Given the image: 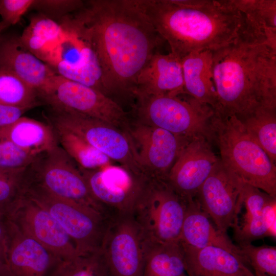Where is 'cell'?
<instances>
[{"instance_id": "cell-39", "label": "cell", "mask_w": 276, "mask_h": 276, "mask_svg": "<svg viewBox=\"0 0 276 276\" xmlns=\"http://www.w3.org/2000/svg\"><path fill=\"white\" fill-rule=\"evenodd\" d=\"M7 231L5 219L0 218V262L5 263Z\"/></svg>"}, {"instance_id": "cell-19", "label": "cell", "mask_w": 276, "mask_h": 276, "mask_svg": "<svg viewBox=\"0 0 276 276\" xmlns=\"http://www.w3.org/2000/svg\"><path fill=\"white\" fill-rule=\"evenodd\" d=\"M186 94L181 59L170 52L155 53L139 74L134 98L147 95Z\"/></svg>"}, {"instance_id": "cell-18", "label": "cell", "mask_w": 276, "mask_h": 276, "mask_svg": "<svg viewBox=\"0 0 276 276\" xmlns=\"http://www.w3.org/2000/svg\"><path fill=\"white\" fill-rule=\"evenodd\" d=\"M7 239L5 263L10 276H48L60 261L38 242L5 219Z\"/></svg>"}, {"instance_id": "cell-32", "label": "cell", "mask_w": 276, "mask_h": 276, "mask_svg": "<svg viewBox=\"0 0 276 276\" xmlns=\"http://www.w3.org/2000/svg\"><path fill=\"white\" fill-rule=\"evenodd\" d=\"M245 263L254 269V276H276V247L251 243L238 245Z\"/></svg>"}, {"instance_id": "cell-28", "label": "cell", "mask_w": 276, "mask_h": 276, "mask_svg": "<svg viewBox=\"0 0 276 276\" xmlns=\"http://www.w3.org/2000/svg\"><path fill=\"white\" fill-rule=\"evenodd\" d=\"M51 126L56 134L58 145L79 168L93 170L111 165L112 160L77 134L59 127Z\"/></svg>"}, {"instance_id": "cell-12", "label": "cell", "mask_w": 276, "mask_h": 276, "mask_svg": "<svg viewBox=\"0 0 276 276\" xmlns=\"http://www.w3.org/2000/svg\"><path fill=\"white\" fill-rule=\"evenodd\" d=\"M124 130L130 138L139 165L151 179L166 180L182 147L190 139L135 120H130Z\"/></svg>"}, {"instance_id": "cell-7", "label": "cell", "mask_w": 276, "mask_h": 276, "mask_svg": "<svg viewBox=\"0 0 276 276\" xmlns=\"http://www.w3.org/2000/svg\"><path fill=\"white\" fill-rule=\"evenodd\" d=\"M187 202L166 180L150 179L132 213L142 239L179 242Z\"/></svg>"}, {"instance_id": "cell-5", "label": "cell", "mask_w": 276, "mask_h": 276, "mask_svg": "<svg viewBox=\"0 0 276 276\" xmlns=\"http://www.w3.org/2000/svg\"><path fill=\"white\" fill-rule=\"evenodd\" d=\"M135 97V120L187 138L203 136L212 142L211 121L215 110L188 95Z\"/></svg>"}, {"instance_id": "cell-14", "label": "cell", "mask_w": 276, "mask_h": 276, "mask_svg": "<svg viewBox=\"0 0 276 276\" xmlns=\"http://www.w3.org/2000/svg\"><path fill=\"white\" fill-rule=\"evenodd\" d=\"M101 250L111 276H143L142 238L131 214L111 217Z\"/></svg>"}, {"instance_id": "cell-11", "label": "cell", "mask_w": 276, "mask_h": 276, "mask_svg": "<svg viewBox=\"0 0 276 276\" xmlns=\"http://www.w3.org/2000/svg\"><path fill=\"white\" fill-rule=\"evenodd\" d=\"M51 126L68 130L135 175L147 177L139 165L130 138L124 130L73 111L51 108Z\"/></svg>"}, {"instance_id": "cell-9", "label": "cell", "mask_w": 276, "mask_h": 276, "mask_svg": "<svg viewBox=\"0 0 276 276\" xmlns=\"http://www.w3.org/2000/svg\"><path fill=\"white\" fill-rule=\"evenodd\" d=\"M59 22L63 26L64 33L45 63L57 75L90 86L107 95L102 84L98 59L82 24L73 13Z\"/></svg>"}, {"instance_id": "cell-33", "label": "cell", "mask_w": 276, "mask_h": 276, "mask_svg": "<svg viewBox=\"0 0 276 276\" xmlns=\"http://www.w3.org/2000/svg\"><path fill=\"white\" fill-rule=\"evenodd\" d=\"M233 2L257 25L276 32L275 0H233Z\"/></svg>"}, {"instance_id": "cell-29", "label": "cell", "mask_w": 276, "mask_h": 276, "mask_svg": "<svg viewBox=\"0 0 276 276\" xmlns=\"http://www.w3.org/2000/svg\"><path fill=\"white\" fill-rule=\"evenodd\" d=\"M240 120L250 137L275 164L276 110L261 108Z\"/></svg>"}, {"instance_id": "cell-16", "label": "cell", "mask_w": 276, "mask_h": 276, "mask_svg": "<svg viewBox=\"0 0 276 276\" xmlns=\"http://www.w3.org/2000/svg\"><path fill=\"white\" fill-rule=\"evenodd\" d=\"M6 219L60 260L71 259L81 255L54 218L24 194Z\"/></svg>"}, {"instance_id": "cell-4", "label": "cell", "mask_w": 276, "mask_h": 276, "mask_svg": "<svg viewBox=\"0 0 276 276\" xmlns=\"http://www.w3.org/2000/svg\"><path fill=\"white\" fill-rule=\"evenodd\" d=\"M212 142L220 160L244 183L276 197V167L265 152L250 137L235 115L215 111L211 121Z\"/></svg>"}, {"instance_id": "cell-36", "label": "cell", "mask_w": 276, "mask_h": 276, "mask_svg": "<svg viewBox=\"0 0 276 276\" xmlns=\"http://www.w3.org/2000/svg\"><path fill=\"white\" fill-rule=\"evenodd\" d=\"M84 4L81 0H34L31 8L38 11L40 14L60 20L78 11Z\"/></svg>"}, {"instance_id": "cell-43", "label": "cell", "mask_w": 276, "mask_h": 276, "mask_svg": "<svg viewBox=\"0 0 276 276\" xmlns=\"http://www.w3.org/2000/svg\"><path fill=\"white\" fill-rule=\"evenodd\" d=\"M183 276H188L187 274L185 275H183Z\"/></svg>"}, {"instance_id": "cell-24", "label": "cell", "mask_w": 276, "mask_h": 276, "mask_svg": "<svg viewBox=\"0 0 276 276\" xmlns=\"http://www.w3.org/2000/svg\"><path fill=\"white\" fill-rule=\"evenodd\" d=\"M185 93L198 102L218 106L212 71V54L209 50L191 53L181 59Z\"/></svg>"}, {"instance_id": "cell-35", "label": "cell", "mask_w": 276, "mask_h": 276, "mask_svg": "<svg viewBox=\"0 0 276 276\" xmlns=\"http://www.w3.org/2000/svg\"><path fill=\"white\" fill-rule=\"evenodd\" d=\"M22 172L16 176L0 179V218H7L23 195Z\"/></svg>"}, {"instance_id": "cell-21", "label": "cell", "mask_w": 276, "mask_h": 276, "mask_svg": "<svg viewBox=\"0 0 276 276\" xmlns=\"http://www.w3.org/2000/svg\"><path fill=\"white\" fill-rule=\"evenodd\" d=\"M181 244L188 276H254L240 259L222 248Z\"/></svg>"}, {"instance_id": "cell-17", "label": "cell", "mask_w": 276, "mask_h": 276, "mask_svg": "<svg viewBox=\"0 0 276 276\" xmlns=\"http://www.w3.org/2000/svg\"><path fill=\"white\" fill-rule=\"evenodd\" d=\"M210 143L203 136L189 139L166 180L174 191L187 201L195 197L220 159L213 152Z\"/></svg>"}, {"instance_id": "cell-40", "label": "cell", "mask_w": 276, "mask_h": 276, "mask_svg": "<svg viewBox=\"0 0 276 276\" xmlns=\"http://www.w3.org/2000/svg\"><path fill=\"white\" fill-rule=\"evenodd\" d=\"M25 169L22 170H9L0 167V179L16 176L20 174Z\"/></svg>"}, {"instance_id": "cell-27", "label": "cell", "mask_w": 276, "mask_h": 276, "mask_svg": "<svg viewBox=\"0 0 276 276\" xmlns=\"http://www.w3.org/2000/svg\"><path fill=\"white\" fill-rule=\"evenodd\" d=\"M64 33L59 21L40 14L31 18L18 38L27 50L45 63Z\"/></svg>"}, {"instance_id": "cell-22", "label": "cell", "mask_w": 276, "mask_h": 276, "mask_svg": "<svg viewBox=\"0 0 276 276\" xmlns=\"http://www.w3.org/2000/svg\"><path fill=\"white\" fill-rule=\"evenodd\" d=\"M180 241L197 248L214 246L222 248L245 263L239 247L233 243L226 233L213 225L209 216L201 210L195 198L188 201Z\"/></svg>"}, {"instance_id": "cell-8", "label": "cell", "mask_w": 276, "mask_h": 276, "mask_svg": "<svg viewBox=\"0 0 276 276\" xmlns=\"http://www.w3.org/2000/svg\"><path fill=\"white\" fill-rule=\"evenodd\" d=\"M23 194L54 218L81 255L101 249L111 217L90 206L55 196L36 187L24 186Z\"/></svg>"}, {"instance_id": "cell-13", "label": "cell", "mask_w": 276, "mask_h": 276, "mask_svg": "<svg viewBox=\"0 0 276 276\" xmlns=\"http://www.w3.org/2000/svg\"><path fill=\"white\" fill-rule=\"evenodd\" d=\"M78 168L94 198L111 215L132 214L150 179L121 166L93 170Z\"/></svg>"}, {"instance_id": "cell-20", "label": "cell", "mask_w": 276, "mask_h": 276, "mask_svg": "<svg viewBox=\"0 0 276 276\" xmlns=\"http://www.w3.org/2000/svg\"><path fill=\"white\" fill-rule=\"evenodd\" d=\"M0 69L14 74L38 95L56 75L48 64L27 50L18 37L1 40Z\"/></svg>"}, {"instance_id": "cell-26", "label": "cell", "mask_w": 276, "mask_h": 276, "mask_svg": "<svg viewBox=\"0 0 276 276\" xmlns=\"http://www.w3.org/2000/svg\"><path fill=\"white\" fill-rule=\"evenodd\" d=\"M144 259L143 276L186 274L180 241L159 243L142 239Z\"/></svg>"}, {"instance_id": "cell-41", "label": "cell", "mask_w": 276, "mask_h": 276, "mask_svg": "<svg viewBox=\"0 0 276 276\" xmlns=\"http://www.w3.org/2000/svg\"><path fill=\"white\" fill-rule=\"evenodd\" d=\"M0 276H10L6 263L3 262H0Z\"/></svg>"}, {"instance_id": "cell-38", "label": "cell", "mask_w": 276, "mask_h": 276, "mask_svg": "<svg viewBox=\"0 0 276 276\" xmlns=\"http://www.w3.org/2000/svg\"><path fill=\"white\" fill-rule=\"evenodd\" d=\"M30 109L0 104V128L12 125Z\"/></svg>"}, {"instance_id": "cell-15", "label": "cell", "mask_w": 276, "mask_h": 276, "mask_svg": "<svg viewBox=\"0 0 276 276\" xmlns=\"http://www.w3.org/2000/svg\"><path fill=\"white\" fill-rule=\"evenodd\" d=\"M244 185L219 159L195 197L201 210L223 233L238 223L242 207L239 200Z\"/></svg>"}, {"instance_id": "cell-34", "label": "cell", "mask_w": 276, "mask_h": 276, "mask_svg": "<svg viewBox=\"0 0 276 276\" xmlns=\"http://www.w3.org/2000/svg\"><path fill=\"white\" fill-rule=\"evenodd\" d=\"M36 155L21 149L10 141L0 140L1 168L9 170L24 169L32 162Z\"/></svg>"}, {"instance_id": "cell-23", "label": "cell", "mask_w": 276, "mask_h": 276, "mask_svg": "<svg viewBox=\"0 0 276 276\" xmlns=\"http://www.w3.org/2000/svg\"><path fill=\"white\" fill-rule=\"evenodd\" d=\"M261 191L246 183L242 188L239 200L245 205L246 211L241 224H237L233 228L235 240L239 243H251L270 236L268 203L273 197Z\"/></svg>"}, {"instance_id": "cell-31", "label": "cell", "mask_w": 276, "mask_h": 276, "mask_svg": "<svg viewBox=\"0 0 276 276\" xmlns=\"http://www.w3.org/2000/svg\"><path fill=\"white\" fill-rule=\"evenodd\" d=\"M0 104L31 109L41 101L35 89L14 74L0 69Z\"/></svg>"}, {"instance_id": "cell-30", "label": "cell", "mask_w": 276, "mask_h": 276, "mask_svg": "<svg viewBox=\"0 0 276 276\" xmlns=\"http://www.w3.org/2000/svg\"><path fill=\"white\" fill-rule=\"evenodd\" d=\"M48 276H110L101 250L59 261Z\"/></svg>"}, {"instance_id": "cell-42", "label": "cell", "mask_w": 276, "mask_h": 276, "mask_svg": "<svg viewBox=\"0 0 276 276\" xmlns=\"http://www.w3.org/2000/svg\"><path fill=\"white\" fill-rule=\"evenodd\" d=\"M7 27L2 22H0V42L2 40L1 33Z\"/></svg>"}, {"instance_id": "cell-37", "label": "cell", "mask_w": 276, "mask_h": 276, "mask_svg": "<svg viewBox=\"0 0 276 276\" xmlns=\"http://www.w3.org/2000/svg\"><path fill=\"white\" fill-rule=\"evenodd\" d=\"M34 0H0L2 22L6 27L17 24L31 8Z\"/></svg>"}, {"instance_id": "cell-25", "label": "cell", "mask_w": 276, "mask_h": 276, "mask_svg": "<svg viewBox=\"0 0 276 276\" xmlns=\"http://www.w3.org/2000/svg\"><path fill=\"white\" fill-rule=\"evenodd\" d=\"M0 140L10 141L36 155L59 145L50 125L25 117L11 125L0 128Z\"/></svg>"}, {"instance_id": "cell-6", "label": "cell", "mask_w": 276, "mask_h": 276, "mask_svg": "<svg viewBox=\"0 0 276 276\" xmlns=\"http://www.w3.org/2000/svg\"><path fill=\"white\" fill-rule=\"evenodd\" d=\"M59 146L37 154L24 170V186H34L60 198L109 212L93 197L78 166Z\"/></svg>"}, {"instance_id": "cell-2", "label": "cell", "mask_w": 276, "mask_h": 276, "mask_svg": "<svg viewBox=\"0 0 276 276\" xmlns=\"http://www.w3.org/2000/svg\"><path fill=\"white\" fill-rule=\"evenodd\" d=\"M275 36L248 19L233 40L211 51L215 111L241 120L261 108L276 110Z\"/></svg>"}, {"instance_id": "cell-10", "label": "cell", "mask_w": 276, "mask_h": 276, "mask_svg": "<svg viewBox=\"0 0 276 276\" xmlns=\"http://www.w3.org/2000/svg\"><path fill=\"white\" fill-rule=\"evenodd\" d=\"M51 108L73 111L124 130L128 113L112 98L90 86L56 75L39 94Z\"/></svg>"}, {"instance_id": "cell-1", "label": "cell", "mask_w": 276, "mask_h": 276, "mask_svg": "<svg viewBox=\"0 0 276 276\" xmlns=\"http://www.w3.org/2000/svg\"><path fill=\"white\" fill-rule=\"evenodd\" d=\"M74 14L97 57L107 95L134 98L139 74L164 40L134 0L87 1Z\"/></svg>"}, {"instance_id": "cell-3", "label": "cell", "mask_w": 276, "mask_h": 276, "mask_svg": "<svg viewBox=\"0 0 276 276\" xmlns=\"http://www.w3.org/2000/svg\"><path fill=\"white\" fill-rule=\"evenodd\" d=\"M171 53L217 50L233 40L247 17L233 0H134Z\"/></svg>"}]
</instances>
